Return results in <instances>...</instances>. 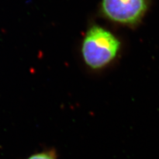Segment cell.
I'll list each match as a JSON object with an SVG mask.
<instances>
[{
	"label": "cell",
	"mask_w": 159,
	"mask_h": 159,
	"mask_svg": "<svg viewBox=\"0 0 159 159\" xmlns=\"http://www.w3.org/2000/svg\"><path fill=\"white\" fill-rule=\"evenodd\" d=\"M120 47L118 39L102 27L93 26L87 32L82 47V53L87 65L100 69L115 58Z\"/></svg>",
	"instance_id": "1"
},
{
	"label": "cell",
	"mask_w": 159,
	"mask_h": 159,
	"mask_svg": "<svg viewBox=\"0 0 159 159\" xmlns=\"http://www.w3.org/2000/svg\"><path fill=\"white\" fill-rule=\"evenodd\" d=\"M147 0H102V11L112 21L133 25L140 20L147 9Z\"/></svg>",
	"instance_id": "2"
},
{
	"label": "cell",
	"mask_w": 159,
	"mask_h": 159,
	"mask_svg": "<svg viewBox=\"0 0 159 159\" xmlns=\"http://www.w3.org/2000/svg\"><path fill=\"white\" fill-rule=\"evenodd\" d=\"M27 159H58L56 153L53 151H43L30 156Z\"/></svg>",
	"instance_id": "3"
}]
</instances>
